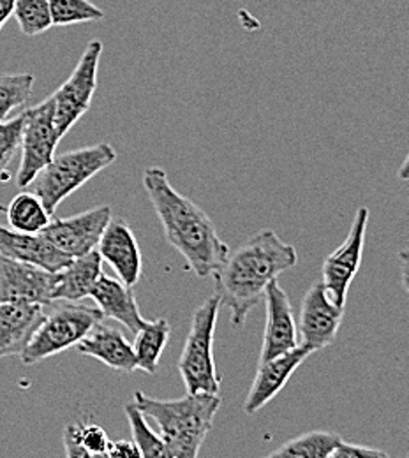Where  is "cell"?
Returning <instances> with one entry per match:
<instances>
[{
    "mask_svg": "<svg viewBox=\"0 0 409 458\" xmlns=\"http://www.w3.org/2000/svg\"><path fill=\"white\" fill-rule=\"evenodd\" d=\"M52 21L57 27L105 20V11L90 0H48Z\"/></svg>",
    "mask_w": 409,
    "mask_h": 458,
    "instance_id": "83f0119b",
    "label": "cell"
},
{
    "mask_svg": "<svg viewBox=\"0 0 409 458\" xmlns=\"http://www.w3.org/2000/svg\"><path fill=\"white\" fill-rule=\"evenodd\" d=\"M96 250L99 252L101 259L114 268L124 284L136 286L140 283L143 274L141 249L132 229L125 221L112 217Z\"/></svg>",
    "mask_w": 409,
    "mask_h": 458,
    "instance_id": "9a60e30c",
    "label": "cell"
},
{
    "mask_svg": "<svg viewBox=\"0 0 409 458\" xmlns=\"http://www.w3.org/2000/svg\"><path fill=\"white\" fill-rule=\"evenodd\" d=\"M369 225V208L360 207L354 214L350 234L345 243L325 258L321 268V284L327 289L328 296L339 307L346 305L351 283L354 281L358 268L363 258L365 236Z\"/></svg>",
    "mask_w": 409,
    "mask_h": 458,
    "instance_id": "9c48e42d",
    "label": "cell"
},
{
    "mask_svg": "<svg viewBox=\"0 0 409 458\" xmlns=\"http://www.w3.org/2000/svg\"><path fill=\"white\" fill-rule=\"evenodd\" d=\"M103 314L98 307L81 305L78 301H62L52 314H45L32 339L20 352L23 365H36L50 356L76 347L99 321Z\"/></svg>",
    "mask_w": 409,
    "mask_h": 458,
    "instance_id": "8992f818",
    "label": "cell"
},
{
    "mask_svg": "<svg viewBox=\"0 0 409 458\" xmlns=\"http://www.w3.org/2000/svg\"><path fill=\"white\" fill-rule=\"evenodd\" d=\"M124 412L131 425L132 443L140 450V455L147 458L166 457V446L161 436L152 430L145 414L136 407V403L134 402L125 403Z\"/></svg>",
    "mask_w": 409,
    "mask_h": 458,
    "instance_id": "d4e9b609",
    "label": "cell"
},
{
    "mask_svg": "<svg viewBox=\"0 0 409 458\" xmlns=\"http://www.w3.org/2000/svg\"><path fill=\"white\" fill-rule=\"evenodd\" d=\"M112 217L108 205L96 207L71 217H52L41 234L69 258H78L96 250Z\"/></svg>",
    "mask_w": 409,
    "mask_h": 458,
    "instance_id": "30bf717a",
    "label": "cell"
},
{
    "mask_svg": "<svg viewBox=\"0 0 409 458\" xmlns=\"http://www.w3.org/2000/svg\"><path fill=\"white\" fill-rule=\"evenodd\" d=\"M117 161V152L110 143L76 148L54 156V159L36 174L29 183L30 191L43 201L54 216L60 203L92 180L98 173L107 170Z\"/></svg>",
    "mask_w": 409,
    "mask_h": 458,
    "instance_id": "277c9868",
    "label": "cell"
},
{
    "mask_svg": "<svg viewBox=\"0 0 409 458\" xmlns=\"http://www.w3.org/2000/svg\"><path fill=\"white\" fill-rule=\"evenodd\" d=\"M23 36L34 38L54 27L48 0H14L13 11Z\"/></svg>",
    "mask_w": 409,
    "mask_h": 458,
    "instance_id": "4316f807",
    "label": "cell"
},
{
    "mask_svg": "<svg viewBox=\"0 0 409 458\" xmlns=\"http://www.w3.org/2000/svg\"><path fill=\"white\" fill-rule=\"evenodd\" d=\"M219 310L221 300L214 294L192 314L191 328L178 360V372L187 394L219 395L221 392V376L217 374L214 360V337Z\"/></svg>",
    "mask_w": 409,
    "mask_h": 458,
    "instance_id": "5b68a950",
    "label": "cell"
},
{
    "mask_svg": "<svg viewBox=\"0 0 409 458\" xmlns=\"http://www.w3.org/2000/svg\"><path fill=\"white\" fill-rule=\"evenodd\" d=\"M34 90V74L0 72V120H5L14 110L21 108Z\"/></svg>",
    "mask_w": 409,
    "mask_h": 458,
    "instance_id": "484cf974",
    "label": "cell"
},
{
    "mask_svg": "<svg viewBox=\"0 0 409 458\" xmlns=\"http://www.w3.org/2000/svg\"><path fill=\"white\" fill-rule=\"evenodd\" d=\"M345 318V307L332 301L321 283L311 287L300 305L296 332L298 343L312 349H325L336 341Z\"/></svg>",
    "mask_w": 409,
    "mask_h": 458,
    "instance_id": "8fae6325",
    "label": "cell"
},
{
    "mask_svg": "<svg viewBox=\"0 0 409 458\" xmlns=\"http://www.w3.org/2000/svg\"><path fill=\"white\" fill-rule=\"evenodd\" d=\"M103 55V43L92 39L78 60L71 76L60 85L54 98L55 127L60 138H64L76 122L90 110L92 99L98 90L99 60Z\"/></svg>",
    "mask_w": 409,
    "mask_h": 458,
    "instance_id": "52a82bcc",
    "label": "cell"
},
{
    "mask_svg": "<svg viewBox=\"0 0 409 458\" xmlns=\"http://www.w3.org/2000/svg\"><path fill=\"white\" fill-rule=\"evenodd\" d=\"M108 457L132 458L141 457V455H140V450L136 448V445H134L132 441L118 439V441H110V446H108Z\"/></svg>",
    "mask_w": 409,
    "mask_h": 458,
    "instance_id": "4dcf8cb0",
    "label": "cell"
},
{
    "mask_svg": "<svg viewBox=\"0 0 409 458\" xmlns=\"http://www.w3.org/2000/svg\"><path fill=\"white\" fill-rule=\"evenodd\" d=\"M76 349L80 354L99 360L118 374H132L138 370L132 344L118 328L103 325L101 321L76 344Z\"/></svg>",
    "mask_w": 409,
    "mask_h": 458,
    "instance_id": "d6986e66",
    "label": "cell"
},
{
    "mask_svg": "<svg viewBox=\"0 0 409 458\" xmlns=\"http://www.w3.org/2000/svg\"><path fill=\"white\" fill-rule=\"evenodd\" d=\"M89 298L94 300L103 318L117 321L131 334H136L145 325L132 286L124 284L118 277L115 279L101 274L98 283L90 289Z\"/></svg>",
    "mask_w": 409,
    "mask_h": 458,
    "instance_id": "ac0fdd59",
    "label": "cell"
},
{
    "mask_svg": "<svg viewBox=\"0 0 409 458\" xmlns=\"http://www.w3.org/2000/svg\"><path fill=\"white\" fill-rule=\"evenodd\" d=\"M0 254L16 261L41 267L48 272H59L71 258L50 243L41 233H20L0 226Z\"/></svg>",
    "mask_w": 409,
    "mask_h": 458,
    "instance_id": "2e32d148",
    "label": "cell"
},
{
    "mask_svg": "<svg viewBox=\"0 0 409 458\" xmlns=\"http://www.w3.org/2000/svg\"><path fill=\"white\" fill-rule=\"evenodd\" d=\"M103 274V259L98 250L87 252L71 261L55 272L54 283V303L55 301H81L89 298L90 289Z\"/></svg>",
    "mask_w": 409,
    "mask_h": 458,
    "instance_id": "ffe728a7",
    "label": "cell"
},
{
    "mask_svg": "<svg viewBox=\"0 0 409 458\" xmlns=\"http://www.w3.org/2000/svg\"><path fill=\"white\" fill-rule=\"evenodd\" d=\"M341 441L343 439L337 434L312 430L286 441L281 448L272 452L270 457L332 458L334 450L339 446Z\"/></svg>",
    "mask_w": 409,
    "mask_h": 458,
    "instance_id": "cb8c5ba5",
    "label": "cell"
},
{
    "mask_svg": "<svg viewBox=\"0 0 409 458\" xmlns=\"http://www.w3.org/2000/svg\"><path fill=\"white\" fill-rule=\"evenodd\" d=\"M55 272L0 254V301L54 303Z\"/></svg>",
    "mask_w": 409,
    "mask_h": 458,
    "instance_id": "7c38bea8",
    "label": "cell"
},
{
    "mask_svg": "<svg viewBox=\"0 0 409 458\" xmlns=\"http://www.w3.org/2000/svg\"><path fill=\"white\" fill-rule=\"evenodd\" d=\"M5 214L9 228L20 233H41L54 217L32 191L14 196L5 208Z\"/></svg>",
    "mask_w": 409,
    "mask_h": 458,
    "instance_id": "603a6c76",
    "label": "cell"
},
{
    "mask_svg": "<svg viewBox=\"0 0 409 458\" xmlns=\"http://www.w3.org/2000/svg\"><path fill=\"white\" fill-rule=\"evenodd\" d=\"M172 334V327L165 318L156 321H145V325L134 334L136 339L132 344L136 356V369L145 374H156L159 360Z\"/></svg>",
    "mask_w": 409,
    "mask_h": 458,
    "instance_id": "44dd1931",
    "label": "cell"
},
{
    "mask_svg": "<svg viewBox=\"0 0 409 458\" xmlns=\"http://www.w3.org/2000/svg\"><path fill=\"white\" fill-rule=\"evenodd\" d=\"M23 131H21V163L16 173V183L20 189L29 187L55 156V150L62 140L55 127L54 98L23 112Z\"/></svg>",
    "mask_w": 409,
    "mask_h": 458,
    "instance_id": "ba28073f",
    "label": "cell"
},
{
    "mask_svg": "<svg viewBox=\"0 0 409 458\" xmlns=\"http://www.w3.org/2000/svg\"><path fill=\"white\" fill-rule=\"evenodd\" d=\"M108 446L110 439L107 430L96 423L74 421L64 430L65 457H108Z\"/></svg>",
    "mask_w": 409,
    "mask_h": 458,
    "instance_id": "7402d4cb",
    "label": "cell"
},
{
    "mask_svg": "<svg viewBox=\"0 0 409 458\" xmlns=\"http://www.w3.org/2000/svg\"><path fill=\"white\" fill-rule=\"evenodd\" d=\"M263 300L267 305V323H265L260 361L288 352L300 344L292 301L288 293L279 284V279H274L267 286Z\"/></svg>",
    "mask_w": 409,
    "mask_h": 458,
    "instance_id": "5bb4252c",
    "label": "cell"
},
{
    "mask_svg": "<svg viewBox=\"0 0 409 458\" xmlns=\"http://www.w3.org/2000/svg\"><path fill=\"white\" fill-rule=\"evenodd\" d=\"M143 187L165 229L166 242L183 258L187 268L201 279L214 276L226 261L230 247L212 219L192 199L180 194L159 166L145 170Z\"/></svg>",
    "mask_w": 409,
    "mask_h": 458,
    "instance_id": "6da1fadb",
    "label": "cell"
},
{
    "mask_svg": "<svg viewBox=\"0 0 409 458\" xmlns=\"http://www.w3.org/2000/svg\"><path fill=\"white\" fill-rule=\"evenodd\" d=\"M132 402L158 425L170 458L198 457L221 407V397L214 394H187L174 401H159L134 392Z\"/></svg>",
    "mask_w": 409,
    "mask_h": 458,
    "instance_id": "3957f363",
    "label": "cell"
},
{
    "mask_svg": "<svg viewBox=\"0 0 409 458\" xmlns=\"http://www.w3.org/2000/svg\"><path fill=\"white\" fill-rule=\"evenodd\" d=\"M298 263L296 249L274 229H261L242 243L214 274L216 294L232 314L234 328H242L251 310L263 300L265 289Z\"/></svg>",
    "mask_w": 409,
    "mask_h": 458,
    "instance_id": "7a4b0ae2",
    "label": "cell"
},
{
    "mask_svg": "<svg viewBox=\"0 0 409 458\" xmlns=\"http://www.w3.org/2000/svg\"><path fill=\"white\" fill-rule=\"evenodd\" d=\"M312 354L303 344H298L292 351L277 354L270 360L260 361L258 372L251 385V390L243 402V412L252 416L272 401L290 381L296 369Z\"/></svg>",
    "mask_w": 409,
    "mask_h": 458,
    "instance_id": "4fadbf2b",
    "label": "cell"
},
{
    "mask_svg": "<svg viewBox=\"0 0 409 458\" xmlns=\"http://www.w3.org/2000/svg\"><path fill=\"white\" fill-rule=\"evenodd\" d=\"M23 118L25 114H20L9 120H0V180H11L9 165L13 157L18 154L21 145V131H23Z\"/></svg>",
    "mask_w": 409,
    "mask_h": 458,
    "instance_id": "f1b7e54d",
    "label": "cell"
},
{
    "mask_svg": "<svg viewBox=\"0 0 409 458\" xmlns=\"http://www.w3.org/2000/svg\"><path fill=\"white\" fill-rule=\"evenodd\" d=\"M0 212H5V207H2V205H0Z\"/></svg>",
    "mask_w": 409,
    "mask_h": 458,
    "instance_id": "d6a6232c",
    "label": "cell"
},
{
    "mask_svg": "<svg viewBox=\"0 0 409 458\" xmlns=\"http://www.w3.org/2000/svg\"><path fill=\"white\" fill-rule=\"evenodd\" d=\"M388 455L376 448H367L362 445H351L341 441L339 446L334 450L332 458H387Z\"/></svg>",
    "mask_w": 409,
    "mask_h": 458,
    "instance_id": "f546056e",
    "label": "cell"
},
{
    "mask_svg": "<svg viewBox=\"0 0 409 458\" xmlns=\"http://www.w3.org/2000/svg\"><path fill=\"white\" fill-rule=\"evenodd\" d=\"M45 318V305L0 301V360L20 354Z\"/></svg>",
    "mask_w": 409,
    "mask_h": 458,
    "instance_id": "e0dca14e",
    "label": "cell"
},
{
    "mask_svg": "<svg viewBox=\"0 0 409 458\" xmlns=\"http://www.w3.org/2000/svg\"><path fill=\"white\" fill-rule=\"evenodd\" d=\"M14 11V0H0V30L7 23V20L13 16Z\"/></svg>",
    "mask_w": 409,
    "mask_h": 458,
    "instance_id": "1f68e13d",
    "label": "cell"
}]
</instances>
